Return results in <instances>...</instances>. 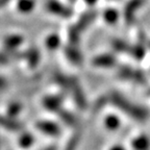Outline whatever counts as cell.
I'll use <instances>...</instances> for the list:
<instances>
[{"label": "cell", "mask_w": 150, "mask_h": 150, "mask_svg": "<svg viewBox=\"0 0 150 150\" xmlns=\"http://www.w3.org/2000/svg\"><path fill=\"white\" fill-rule=\"evenodd\" d=\"M146 0H129L123 11V18L127 24H130L136 18L137 13L143 7Z\"/></svg>", "instance_id": "6da1fadb"}, {"label": "cell", "mask_w": 150, "mask_h": 150, "mask_svg": "<svg viewBox=\"0 0 150 150\" xmlns=\"http://www.w3.org/2000/svg\"><path fill=\"white\" fill-rule=\"evenodd\" d=\"M45 7L49 13L55 15V16L61 17V18H70L73 14L72 9L64 5L63 3L56 1V0H48Z\"/></svg>", "instance_id": "7a4b0ae2"}, {"label": "cell", "mask_w": 150, "mask_h": 150, "mask_svg": "<svg viewBox=\"0 0 150 150\" xmlns=\"http://www.w3.org/2000/svg\"><path fill=\"white\" fill-rule=\"evenodd\" d=\"M116 64L115 56L112 54H101V55L95 56L92 61V65L98 68H110Z\"/></svg>", "instance_id": "3957f363"}, {"label": "cell", "mask_w": 150, "mask_h": 150, "mask_svg": "<svg viewBox=\"0 0 150 150\" xmlns=\"http://www.w3.org/2000/svg\"><path fill=\"white\" fill-rule=\"evenodd\" d=\"M69 89L72 91L73 96H74V99L78 104V106L84 108L86 106V98H84L83 92H82L81 88L79 86V82L76 79H74V78H71Z\"/></svg>", "instance_id": "277c9868"}, {"label": "cell", "mask_w": 150, "mask_h": 150, "mask_svg": "<svg viewBox=\"0 0 150 150\" xmlns=\"http://www.w3.org/2000/svg\"><path fill=\"white\" fill-rule=\"evenodd\" d=\"M65 55L67 56V59L71 62V63L75 64V65H80L82 63V54L81 52L78 50L76 45L71 44L70 46L65 47Z\"/></svg>", "instance_id": "5b68a950"}, {"label": "cell", "mask_w": 150, "mask_h": 150, "mask_svg": "<svg viewBox=\"0 0 150 150\" xmlns=\"http://www.w3.org/2000/svg\"><path fill=\"white\" fill-rule=\"evenodd\" d=\"M22 42H23V38L21 35H9L4 40V48L7 51L15 52L17 51V48L22 44Z\"/></svg>", "instance_id": "8992f818"}, {"label": "cell", "mask_w": 150, "mask_h": 150, "mask_svg": "<svg viewBox=\"0 0 150 150\" xmlns=\"http://www.w3.org/2000/svg\"><path fill=\"white\" fill-rule=\"evenodd\" d=\"M96 17H97L96 12H94V11H92V12H88L80 17L79 20H78L77 23L75 24V25L77 26L80 30L82 31V30H84V29H86V28H87L88 26H89L90 24L95 20V19H96Z\"/></svg>", "instance_id": "52a82bcc"}, {"label": "cell", "mask_w": 150, "mask_h": 150, "mask_svg": "<svg viewBox=\"0 0 150 150\" xmlns=\"http://www.w3.org/2000/svg\"><path fill=\"white\" fill-rule=\"evenodd\" d=\"M37 127L41 131H43V132H45L47 134H51V136H59V132H61L59 127L52 122H40L37 125Z\"/></svg>", "instance_id": "ba28073f"}, {"label": "cell", "mask_w": 150, "mask_h": 150, "mask_svg": "<svg viewBox=\"0 0 150 150\" xmlns=\"http://www.w3.org/2000/svg\"><path fill=\"white\" fill-rule=\"evenodd\" d=\"M103 19L110 25H114L119 20V12L115 8H108L103 13Z\"/></svg>", "instance_id": "9c48e42d"}, {"label": "cell", "mask_w": 150, "mask_h": 150, "mask_svg": "<svg viewBox=\"0 0 150 150\" xmlns=\"http://www.w3.org/2000/svg\"><path fill=\"white\" fill-rule=\"evenodd\" d=\"M146 52V48L142 42H139L138 44H136L134 46H131L130 47V50H129V54L131 56H134L136 59H142V57L144 56Z\"/></svg>", "instance_id": "30bf717a"}, {"label": "cell", "mask_w": 150, "mask_h": 150, "mask_svg": "<svg viewBox=\"0 0 150 150\" xmlns=\"http://www.w3.org/2000/svg\"><path fill=\"white\" fill-rule=\"evenodd\" d=\"M112 47L117 52H127V53H129L131 46L127 44V43H125L123 40L115 39V40L112 41Z\"/></svg>", "instance_id": "8fae6325"}, {"label": "cell", "mask_w": 150, "mask_h": 150, "mask_svg": "<svg viewBox=\"0 0 150 150\" xmlns=\"http://www.w3.org/2000/svg\"><path fill=\"white\" fill-rule=\"evenodd\" d=\"M80 33H81V30H80L76 25L69 28V30H68L69 42L73 45H77L80 40Z\"/></svg>", "instance_id": "7c38bea8"}, {"label": "cell", "mask_w": 150, "mask_h": 150, "mask_svg": "<svg viewBox=\"0 0 150 150\" xmlns=\"http://www.w3.org/2000/svg\"><path fill=\"white\" fill-rule=\"evenodd\" d=\"M35 0H19L17 7L21 13H29L35 8Z\"/></svg>", "instance_id": "4fadbf2b"}, {"label": "cell", "mask_w": 150, "mask_h": 150, "mask_svg": "<svg viewBox=\"0 0 150 150\" xmlns=\"http://www.w3.org/2000/svg\"><path fill=\"white\" fill-rule=\"evenodd\" d=\"M26 59H27L28 65L30 66V68H35V65L39 63L40 59V53L37 49H29V51L26 53Z\"/></svg>", "instance_id": "5bb4252c"}, {"label": "cell", "mask_w": 150, "mask_h": 150, "mask_svg": "<svg viewBox=\"0 0 150 150\" xmlns=\"http://www.w3.org/2000/svg\"><path fill=\"white\" fill-rule=\"evenodd\" d=\"M61 44V40L59 37L55 33H52L46 39V47L49 50H55Z\"/></svg>", "instance_id": "9a60e30c"}, {"label": "cell", "mask_w": 150, "mask_h": 150, "mask_svg": "<svg viewBox=\"0 0 150 150\" xmlns=\"http://www.w3.org/2000/svg\"><path fill=\"white\" fill-rule=\"evenodd\" d=\"M61 98L59 97H47L44 100V105L45 108H49V110H57V108H59L61 105Z\"/></svg>", "instance_id": "2e32d148"}, {"label": "cell", "mask_w": 150, "mask_h": 150, "mask_svg": "<svg viewBox=\"0 0 150 150\" xmlns=\"http://www.w3.org/2000/svg\"><path fill=\"white\" fill-rule=\"evenodd\" d=\"M0 124L5 128L9 129V130H20L22 128V126L19 124L18 122L6 119V118H0Z\"/></svg>", "instance_id": "e0dca14e"}, {"label": "cell", "mask_w": 150, "mask_h": 150, "mask_svg": "<svg viewBox=\"0 0 150 150\" xmlns=\"http://www.w3.org/2000/svg\"><path fill=\"white\" fill-rule=\"evenodd\" d=\"M78 142H79V134L77 132V134H74V136L69 140L68 144H67V147H66L65 150H76Z\"/></svg>", "instance_id": "ac0fdd59"}, {"label": "cell", "mask_w": 150, "mask_h": 150, "mask_svg": "<svg viewBox=\"0 0 150 150\" xmlns=\"http://www.w3.org/2000/svg\"><path fill=\"white\" fill-rule=\"evenodd\" d=\"M31 143H33V138H31L30 134H25L21 138V140H20V144H21L22 146H25V147L29 146Z\"/></svg>", "instance_id": "d6986e66"}, {"label": "cell", "mask_w": 150, "mask_h": 150, "mask_svg": "<svg viewBox=\"0 0 150 150\" xmlns=\"http://www.w3.org/2000/svg\"><path fill=\"white\" fill-rule=\"evenodd\" d=\"M8 59H7V56L3 53H0V65H3V64H6Z\"/></svg>", "instance_id": "ffe728a7"}, {"label": "cell", "mask_w": 150, "mask_h": 150, "mask_svg": "<svg viewBox=\"0 0 150 150\" xmlns=\"http://www.w3.org/2000/svg\"><path fill=\"white\" fill-rule=\"evenodd\" d=\"M6 86H7L6 80H5L3 77H0V90L5 89V88H6Z\"/></svg>", "instance_id": "44dd1931"}, {"label": "cell", "mask_w": 150, "mask_h": 150, "mask_svg": "<svg viewBox=\"0 0 150 150\" xmlns=\"http://www.w3.org/2000/svg\"><path fill=\"white\" fill-rule=\"evenodd\" d=\"M86 2L88 3V4H90V5H93V4H95V3L97 2V0H84Z\"/></svg>", "instance_id": "7402d4cb"}, {"label": "cell", "mask_w": 150, "mask_h": 150, "mask_svg": "<svg viewBox=\"0 0 150 150\" xmlns=\"http://www.w3.org/2000/svg\"><path fill=\"white\" fill-rule=\"evenodd\" d=\"M8 1H9V0H0V7L4 6V5L6 4Z\"/></svg>", "instance_id": "603a6c76"}, {"label": "cell", "mask_w": 150, "mask_h": 150, "mask_svg": "<svg viewBox=\"0 0 150 150\" xmlns=\"http://www.w3.org/2000/svg\"><path fill=\"white\" fill-rule=\"evenodd\" d=\"M43 150H56V147L55 146H49V147L45 148V149H43Z\"/></svg>", "instance_id": "cb8c5ba5"}, {"label": "cell", "mask_w": 150, "mask_h": 150, "mask_svg": "<svg viewBox=\"0 0 150 150\" xmlns=\"http://www.w3.org/2000/svg\"><path fill=\"white\" fill-rule=\"evenodd\" d=\"M70 1H72V2H73V1H76V0H70Z\"/></svg>", "instance_id": "d4e9b609"}, {"label": "cell", "mask_w": 150, "mask_h": 150, "mask_svg": "<svg viewBox=\"0 0 150 150\" xmlns=\"http://www.w3.org/2000/svg\"><path fill=\"white\" fill-rule=\"evenodd\" d=\"M114 150H122V149H114Z\"/></svg>", "instance_id": "484cf974"}]
</instances>
